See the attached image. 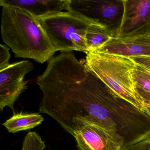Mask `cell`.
<instances>
[{
  "instance_id": "obj_1",
  "label": "cell",
  "mask_w": 150,
  "mask_h": 150,
  "mask_svg": "<svg viewBox=\"0 0 150 150\" xmlns=\"http://www.w3.org/2000/svg\"><path fill=\"white\" fill-rule=\"evenodd\" d=\"M36 82L43 93L39 112L63 129L81 117L119 134L124 148L150 137V116L116 95L73 52L49 60Z\"/></svg>"
},
{
  "instance_id": "obj_2",
  "label": "cell",
  "mask_w": 150,
  "mask_h": 150,
  "mask_svg": "<svg viewBox=\"0 0 150 150\" xmlns=\"http://www.w3.org/2000/svg\"><path fill=\"white\" fill-rule=\"evenodd\" d=\"M1 33L3 41L16 58L43 63L56 52L38 19L23 10L2 7Z\"/></svg>"
},
{
  "instance_id": "obj_3",
  "label": "cell",
  "mask_w": 150,
  "mask_h": 150,
  "mask_svg": "<svg viewBox=\"0 0 150 150\" xmlns=\"http://www.w3.org/2000/svg\"><path fill=\"white\" fill-rule=\"evenodd\" d=\"M85 64L120 97L144 111L134 78L136 63L128 57L89 53Z\"/></svg>"
},
{
  "instance_id": "obj_4",
  "label": "cell",
  "mask_w": 150,
  "mask_h": 150,
  "mask_svg": "<svg viewBox=\"0 0 150 150\" xmlns=\"http://www.w3.org/2000/svg\"><path fill=\"white\" fill-rule=\"evenodd\" d=\"M55 52L81 51L87 54L86 35L91 22L70 11L37 18Z\"/></svg>"
},
{
  "instance_id": "obj_5",
  "label": "cell",
  "mask_w": 150,
  "mask_h": 150,
  "mask_svg": "<svg viewBox=\"0 0 150 150\" xmlns=\"http://www.w3.org/2000/svg\"><path fill=\"white\" fill-rule=\"evenodd\" d=\"M67 11L105 27L115 37L124 13L123 0H68Z\"/></svg>"
},
{
  "instance_id": "obj_6",
  "label": "cell",
  "mask_w": 150,
  "mask_h": 150,
  "mask_svg": "<svg viewBox=\"0 0 150 150\" xmlns=\"http://www.w3.org/2000/svg\"><path fill=\"white\" fill-rule=\"evenodd\" d=\"M64 129L74 137L79 150H123V138L81 117L74 118Z\"/></svg>"
},
{
  "instance_id": "obj_7",
  "label": "cell",
  "mask_w": 150,
  "mask_h": 150,
  "mask_svg": "<svg viewBox=\"0 0 150 150\" xmlns=\"http://www.w3.org/2000/svg\"><path fill=\"white\" fill-rule=\"evenodd\" d=\"M34 69L32 63L23 60L10 63L0 70V111L6 106L14 110V105L27 88L25 75Z\"/></svg>"
},
{
  "instance_id": "obj_8",
  "label": "cell",
  "mask_w": 150,
  "mask_h": 150,
  "mask_svg": "<svg viewBox=\"0 0 150 150\" xmlns=\"http://www.w3.org/2000/svg\"><path fill=\"white\" fill-rule=\"evenodd\" d=\"M124 13L115 37L150 35V0H123Z\"/></svg>"
},
{
  "instance_id": "obj_9",
  "label": "cell",
  "mask_w": 150,
  "mask_h": 150,
  "mask_svg": "<svg viewBox=\"0 0 150 150\" xmlns=\"http://www.w3.org/2000/svg\"><path fill=\"white\" fill-rule=\"evenodd\" d=\"M94 52L128 58L150 56V35L112 37Z\"/></svg>"
},
{
  "instance_id": "obj_10",
  "label": "cell",
  "mask_w": 150,
  "mask_h": 150,
  "mask_svg": "<svg viewBox=\"0 0 150 150\" xmlns=\"http://www.w3.org/2000/svg\"><path fill=\"white\" fill-rule=\"evenodd\" d=\"M68 0H0V7L17 8L36 18L67 9Z\"/></svg>"
},
{
  "instance_id": "obj_11",
  "label": "cell",
  "mask_w": 150,
  "mask_h": 150,
  "mask_svg": "<svg viewBox=\"0 0 150 150\" xmlns=\"http://www.w3.org/2000/svg\"><path fill=\"white\" fill-rule=\"evenodd\" d=\"M44 120L43 116L38 113H14L3 125L9 133L15 134L32 129L41 124Z\"/></svg>"
},
{
  "instance_id": "obj_12",
  "label": "cell",
  "mask_w": 150,
  "mask_h": 150,
  "mask_svg": "<svg viewBox=\"0 0 150 150\" xmlns=\"http://www.w3.org/2000/svg\"><path fill=\"white\" fill-rule=\"evenodd\" d=\"M112 38L105 27L98 24H90L86 35L88 53H93Z\"/></svg>"
},
{
  "instance_id": "obj_13",
  "label": "cell",
  "mask_w": 150,
  "mask_h": 150,
  "mask_svg": "<svg viewBox=\"0 0 150 150\" xmlns=\"http://www.w3.org/2000/svg\"><path fill=\"white\" fill-rule=\"evenodd\" d=\"M46 147L41 136L36 132H30L25 137L22 150H44Z\"/></svg>"
},
{
  "instance_id": "obj_14",
  "label": "cell",
  "mask_w": 150,
  "mask_h": 150,
  "mask_svg": "<svg viewBox=\"0 0 150 150\" xmlns=\"http://www.w3.org/2000/svg\"><path fill=\"white\" fill-rule=\"evenodd\" d=\"M134 78L137 86L150 92V81L146 78L136 68L134 73Z\"/></svg>"
},
{
  "instance_id": "obj_15",
  "label": "cell",
  "mask_w": 150,
  "mask_h": 150,
  "mask_svg": "<svg viewBox=\"0 0 150 150\" xmlns=\"http://www.w3.org/2000/svg\"><path fill=\"white\" fill-rule=\"evenodd\" d=\"M10 58L9 48L0 44V70L9 65Z\"/></svg>"
},
{
  "instance_id": "obj_16",
  "label": "cell",
  "mask_w": 150,
  "mask_h": 150,
  "mask_svg": "<svg viewBox=\"0 0 150 150\" xmlns=\"http://www.w3.org/2000/svg\"><path fill=\"white\" fill-rule=\"evenodd\" d=\"M123 150H150V137L134 145L123 148Z\"/></svg>"
},
{
  "instance_id": "obj_17",
  "label": "cell",
  "mask_w": 150,
  "mask_h": 150,
  "mask_svg": "<svg viewBox=\"0 0 150 150\" xmlns=\"http://www.w3.org/2000/svg\"><path fill=\"white\" fill-rule=\"evenodd\" d=\"M130 58L133 60L136 64L144 67L150 71V56L131 57Z\"/></svg>"
},
{
  "instance_id": "obj_18",
  "label": "cell",
  "mask_w": 150,
  "mask_h": 150,
  "mask_svg": "<svg viewBox=\"0 0 150 150\" xmlns=\"http://www.w3.org/2000/svg\"><path fill=\"white\" fill-rule=\"evenodd\" d=\"M137 90L142 100H150V92L145 90L139 86H137Z\"/></svg>"
},
{
  "instance_id": "obj_19",
  "label": "cell",
  "mask_w": 150,
  "mask_h": 150,
  "mask_svg": "<svg viewBox=\"0 0 150 150\" xmlns=\"http://www.w3.org/2000/svg\"><path fill=\"white\" fill-rule=\"evenodd\" d=\"M136 68L144 76L150 81V71L144 67L136 64Z\"/></svg>"
},
{
  "instance_id": "obj_20",
  "label": "cell",
  "mask_w": 150,
  "mask_h": 150,
  "mask_svg": "<svg viewBox=\"0 0 150 150\" xmlns=\"http://www.w3.org/2000/svg\"><path fill=\"white\" fill-rule=\"evenodd\" d=\"M144 105V111L150 116V100H143Z\"/></svg>"
},
{
  "instance_id": "obj_21",
  "label": "cell",
  "mask_w": 150,
  "mask_h": 150,
  "mask_svg": "<svg viewBox=\"0 0 150 150\" xmlns=\"http://www.w3.org/2000/svg\"></svg>"
}]
</instances>
